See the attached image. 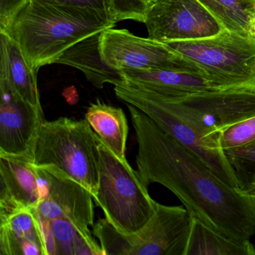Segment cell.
Returning a JSON list of instances; mask_svg holds the SVG:
<instances>
[{
  "label": "cell",
  "instance_id": "obj_1",
  "mask_svg": "<svg viewBox=\"0 0 255 255\" xmlns=\"http://www.w3.org/2000/svg\"><path fill=\"white\" fill-rule=\"evenodd\" d=\"M138 142L136 165L144 183L169 189L192 217L235 241L255 234V198L218 177L196 154L136 107L127 104Z\"/></svg>",
  "mask_w": 255,
  "mask_h": 255
},
{
  "label": "cell",
  "instance_id": "obj_2",
  "mask_svg": "<svg viewBox=\"0 0 255 255\" xmlns=\"http://www.w3.org/2000/svg\"><path fill=\"white\" fill-rule=\"evenodd\" d=\"M116 24L111 17L92 8L26 0L0 26V32L15 41L29 65L38 71L54 64L73 44Z\"/></svg>",
  "mask_w": 255,
  "mask_h": 255
},
{
  "label": "cell",
  "instance_id": "obj_3",
  "mask_svg": "<svg viewBox=\"0 0 255 255\" xmlns=\"http://www.w3.org/2000/svg\"><path fill=\"white\" fill-rule=\"evenodd\" d=\"M100 142L86 119L44 120L38 129L32 162L57 168L85 186L94 198L99 183Z\"/></svg>",
  "mask_w": 255,
  "mask_h": 255
},
{
  "label": "cell",
  "instance_id": "obj_4",
  "mask_svg": "<svg viewBox=\"0 0 255 255\" xmlns=\"http://www.w3.org/2000/svg\"><path fill=\"white\" fill-rule=\"evenodd\" d=\"M99 150V183L94 200L118 231L133 234L150 220L156 201L127 158L118 156L101 140Z\"/></svg>",
  "mask_w": 255,
  "mask_h": 255
},
{
  "label": "cell",
  "instance_id": "obj_5",
  "mask_svg": "<svg viewBox=\"0 0 255 255\" xmlns=\"http://www.w3.org/2000/svg\"><path fill=\"white\" fill-rule=\"evenodd\" d=\"M192 220L186 207L156 202L150 220L133 234H122L106 218L93 225V234L104 255H186Z\"/></svg>",
  "mask_w": 255,
  "mask_h": 255
},
{
  "label": "cell",
  "instance_id": "obj_6",
  "mask_svg": "<svg viewBox=\"0 0 255 255\" xmlns=\"http://www.w3.org/2000/svg\"><path fill=\"white\" fill-rule=\"evenodd\" d=\"M222 88L255 86V38L225 29L210 38L165 43Z\"/></svg>",
  "mask_w": 255,
  "mask_h": 255
},
{
  "label": "cell",
  "instance_id": "obj_7",
  "mask_svg": "<svg viewBox=\"0 0 255 255\" xmlns=\"http://www.w3.org/2000/svg\"><path fill=\"white\" fill-rule=\"evenodd\" d=\"M148 95L162 101L219 144L218 135L224 128L255 115V86L200 91L169 99Z\"/></svg>",
  "mask_w": 255,
  "mask_h": 255
},
{
  "label": "cell",
  "instance_id": "obj_8",
  "mask_svg": "<svg viewBox=\"0 0 255 255\" xmlns=\"http://www.w3.org/2000/svg\"><path fill=\"white\" fill-rule=\"evenodd\" d=\"M115 93L120 101L141 110L176 141L193 152L218 177L240 189L223 150L216 141L203 135L189 121L146 92L122 84L115 86Z\"/></svg>",
  "mask_w": 255,
  "mask_h": 255
},
{
  "label": "cell",
  "instance_id": "obj_9",
  "mask_svg": "<svg viewBox=\"0 0 255 255\" xmlns=\"http://www.w3.org/2000/svg\"><path fill=\"white\" fill-rule=\"evenodd\" d=\"M100 50L104 62L119 71L124 69L174 70L206 76L196 64L165 43L136 36L128 29L110 28L104 30L101 35Z\"/></svg>",
  "mask_w": 255,
  "mask_h": 255
},
{
  "label": "cell",
  "instance_id": "obj_10",
  "mask_svg": "<svg viewBox=\"0 0 255 255\" xmlns=\"http://www.w3.org/2000/svg\"><path fill=\"white\" fill-rule=\"evenodd\" d=\"M144 23L148 38L162 43L210 38L225 29L198 0H154Z\"/></svg>",
  "mask_w": 255,
  "mask_h": 255
},
{
  "label": "cell",
  "instance_id": "obj_11",
  "mask_svg": "<svg viewBox=\"0 0 255 255\" xmlns=\"http://www.w3.org/2000/svg\"><path fill=\"white\" fill-rule=\"evenodd\" d=\"M35 167L41 188V201L35 208L38 217L44 220L65 219L86 229L93 226L92 193L54 167Z\"/></svg>",
  "mask_w": 255,
  "mask_h": 255
},
{
  "label": "cell",
  "instance_id": "obj_12",
  "mask_svg": "<svg viewBox=\"0 0 255 255\" xmlns=\"http://www.w3.org/2000/svg\"><path fill=\"white\" fill-rule=\"evenodd\" d=\"M44 120L43 109L23 101L0 79V156L32 162L38 129Z\"/></svg>",
  "mask_w": 255,
  "mask_h": 255
},
{
  "label": "cell",
  "instance_id": "obj_13",
  "mask_svg": "<svg viewBox=\"0 0 255 255\" xmlns=\"http://www.w3.org/2000/svg\"><path fill=\"white\" fill-rule=\"evenodd\" d=\"M39 176L30 159L0 156V216L38 207Z\"/></svg>",
  "mask_w": 255,
  "mask_h": 255
},
{
  "label": "cell",
  "instance_id": "obj_14",
  "mask_svg": "<svg viewBox=\"0 0 255 255\" xmlns=\"http://www.w3.org/2000/svg\"><path fill=\"white\" fill-rule=\"evenodd\" d=\"M121 74L129 87L161 99L200 91L224 89L201 74L174 70L124 69ZM230 88V87H229Z\"/></svg>",
  "mask_w": 255,
  "mask_h": 255
},
{
  "label": "cell",
  "instance_id": "obj_15",
  "mask_svg": "<svg viewBox=\"0 0 255 255\" xmlns=\"http://www.w3.org/2000/svg\"><path fill=\"white\" fill-rule=\"evenodd\" d=\"M0 255H47L42 228L35 209L0 216Z\"/></svg>",
  "mask_w": 255,
  "mask_h": 255
},
{
  "label": "cell",
  "instance_id": "obj_16",
  "mask_svg": "<svg viewBox=\"0 0 255 255\" xmlns=\"http://www.w3.org/2000/svg\"><path fill=\"white\" fill-rule=\"evenodd\" d=\"M102 32L89 35L73 44L57 58L54 64L80 70L98 89H103L107 83L115 86L124 84L125 80L121 71L109 66L101 56L100 41Z\"/></svg>",
  "mask_w": 255,
  "mask_h": 255
},
{
  "label": "cell",
  "instance_id": "obj_17",
  "mask_svg": "<svg viewBox=\"0 0 255 255\" xmlns=\"http://www.w3.org/2000/svg\"><path fill=\"white\" fill-rule=\"evenodd\" d=\"M0 79L5 80L23 101L42 109L37 74L26 61L20 47L3 32H0Z\"/></svg>",
  "mask_w": 255,
  "mask_h": 255
},
{
  "label": "cell",
  "instance_id": "obj_18",
  "mask_svg": "<svg viewBox=\"0 0 255 255\" xmlns=\"http://www.w3.org/2000/svg\"><path fill=\"white\" fill-rule=\"evenodd\" d=\"M38 219L47 255H104L101 245L97 243L90 230L65 219Z\"/></svg>",
  "mask_w": 255,
  "mask_h": 255
},
{
  "label": "cell",
  "instance_id": "obj_19",
  "mask_svg": "<svg viewBox=\"0 0 255 255\" xmlns=\"http://www.w3.org/2000/svg\"><path fill=\"white\" fill-rule=\"evenodd\" d=\"M86 119L101 141L118 156L126 158L128 119L123 110L98 100L91 104Z\"/></svg>",
  "mask_w": 255,
  "mask_h": 255
},
{
  "label": "cell",
  "instance_id": "obj_20",
  "mask_svg": "<svg viewBox=\"0 0 255 255\" xmlns=\"http://www.w3.org/2000/svg\"><path fill=\"white\" fill-rule=\"evenodd\" d=\"M186 255H255V246L250 240L228 238L192 217Z\"/></svg>",
  "mask_w": 255,
  "mask_h": 255
},
{
  "label": "cell",
  "instance_id": "obj_21",
  "mask_svg": "<svg viewBox=\"0 0 255 255\" xmlns=\"http://www.w3.org/2000/svg\"><path fill=\"white\" fill-rule=\"evenodd\" d=\"M225 29L249 35L255 17V0H198Z\"/></svg>",
  "mask_w": 255,
  "mask_h": 255
},
{
  "label": "cell",
  "instance_id": "obj_22",
  "mask_svg": "<svg viewBox=\"0 0 255 255\" xmlns=\"http://www.w3.org/2000/svg\"><path fill=\"white\" fill-rule=\"evenodd\" d=\"M223 151L237 177L239 189L242 190L255 176V141L243 147L226 149Z\"/></svg>",
  "mask_w": 255,
  "mask_h": 255
},
{
  "label": "cell",
  "instance_id": "obj_23",
  "mask_svg": "<svg viewBox=\"0 0 255 255\" xmlns=\"http://www.w3.org/2000/svg\"><path fill=\"white\" fill-rule=\"evenodd\" d=\"M218 138L223 150L243 147L255 141V115L224 128Z\"/></svg>",
  "mask_w": 255,
  "mask_h": 255
},
{
  "label": "cell",
  "instance_id": "obj_24",
  "mask_svg": "<svg viewBox=\"0 0 255 255\" xmlns=\"http://www.w3.org/2000/svg\"><path fill=\"white\" fill-rule=\"evenodd\" d=\"M111 5L116 23L127 20L144 23L150 7L145 0H111Z\"/></svg>",
  "mask_w": 255,
  "mask_h": 255
},
{
  "label": "cell",
  "instance_id": "obj_25",
  "mask_svg": "<svg viewBox=\"0 0 255 255\" xmlns=\"http://www.w3.org/2000/svg\"><path fill=\"white\" fill-rule=\"evenodd\" d=\"M47 1L63 4V5H72V6L92 8L107 14L113 19V14H112L111 0H47Z\"/></svg>",
  "mask_w": 255,
  "mask_h": 255
},
{
  "label": "cell",
  "instance_id": "obj_26",
  "mask_svg": "<svg viewBox=\"0 0 255 255\" xmlns=\"http://www.w3.org/2000/svg\"><path fill=\"white\" fill-rule=\"evenodd\" d=\"M26 0H0V26L6 23L11 14Z\"/></svg>",
  "mask_w": 255,
  "mask_h": 255
},
{
  "label": "cell",
  "instance_id": "obj_27",
  "mask_svg": "<svg viewBox=\"0 0 255 255\" xmlns=\"http://www.w3.org/2000/svg\"><path fill=\"white\" fill-rule=\"evenodd\" d=\"M240 191L243 192V194H245V195H249V196L255 198V176L246 188Z\"/></svg>",
  "mask_w": 255,
  "mask_h": 255
},
{
  "label": "cell",
  "instance_id": "obj_28",
  "mask_svg": "<svg viewBox=\"0 0 255 255\" xmlns=\"http://www.w3.org/2000/svg\"><path fill=\"white\" fill-rule=\"evenodd\" d=\"M249 33L255 38V17H254L253 20H252V23H251Z\"/></svg>",
  "mask_w": 255,
  "mask_h": 255
},
{
  "label": "cell",
  "instance_id": "obj_29",
  "mask_svg": "<svg viewBox=\"0 0 255 255\" xmlns=\"http://www.w3.org/2000/svg\"><path fill=\"white\" fill-rule=\"evenodd\" d=\"M146 2H147V3L149 4V5H151L152 3H153V1L154 0H145Z\"/></svg>",
  "mask_w": 255,
  "mask_h": 255
}]
</instances>
